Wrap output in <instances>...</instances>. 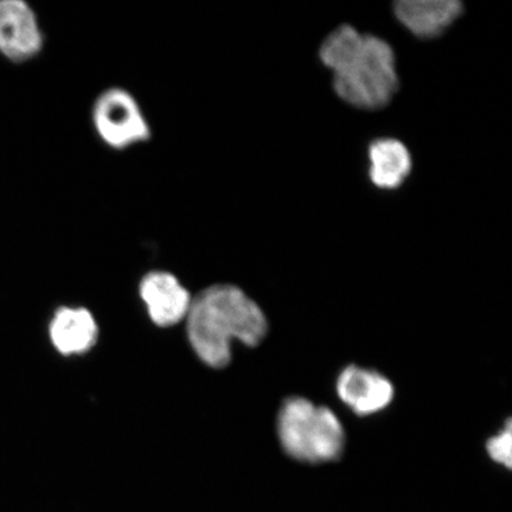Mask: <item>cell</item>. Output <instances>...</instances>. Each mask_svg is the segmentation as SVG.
Wrapping results in <instances>:
<instances>
[{"label": "cell", "instance_id": "obj_6", "mask_svg": "<svg viewBox=\"0 0 512 512\" xmlns=\"http://www.w3.org/2000/svg\"><path fill=\"white\" fill-rule=\"evenodd\" d=\"M44 36L35 11L23 0H0V54L23 63L40 55Z\"/></svg>", "mask_w": 512, "mask_h": 512}, {"label": "cell", "instance_id": "obj_9", "mask_svg": "<svg viewBox=\"0 0 512 512\" xmlns=\"http://www.w3.org/2000/svg\"><path fill=\"white\" fill-rule=\"evenodd\" d=\"M368 156L370 181L379 189H398L411 174V153L398 139L375 140L369 146Z\"/></svg>", "mask_w": 512, "mask_h": 512}, {"label": "cell", "instance_id": "obj_3", "mask_svg": "<svg viewBox=\"0 0 512 512\" xmlns=\"http://www.w3.org/2000/svg\"><path fill=\"white\" fill-rule=\"evenodd\" d=\"M277 433L287 456L304 464L335 462L347 445V434L336 413L300 396L281 405Z\"/></svg>", "mask_w": 512, "mask_h": 512}, {"label": "cell", "instance_id": "obj_10", "mask_svg": "<svg viewBox=\"0 0 512 512\" xmlns=\"http://www.w3.org/2000/svg\"><path fill=\"white\" fill-rule=\"evenodd\" d=\"M50 338L62 355H78L91 350L98 339V325L86 309L62 307L50 323Z\"/></svg>", "mask_w": 512, "mask_h": 512}, {"label": "cell", "instance_id": "obj_2", "mask_svg": "<svg viewBox=\"0 0 512 512\" xmlns=\"http://www.w3.org/2000/svg\"><path fill=\"white\" fill-rule=\"evenodd\" d=\"M187 331L198 357L209 367L222 369L232 360L233 339L258 347L268 322L261 307L239 287L214 285L191 299Z\"/></svg>", "mask_w": 512, "mask_h": 512}, {"label": "cell", "instance_id": "obj_8", "mask_svg": "<svg viewBox=\"0 0 512 512\" xmlns=\"http://www.w3.org/2000/svg\"><path fill=\"white\" fill-rule=\"evenodd\" d=\"M459 0H400L394 4L398 21L422 40H432L444 34L463 15Z\"/></svg>", "mask_w": 512, "mask_h": 512}, {"label": "cell", "instance_id": "obj_11", "mask_svg": "<svg viewBox=\"0 0 512 512\" xmlns=\"http://www.w3.org/2000/svg\"><path fill=\"white\" fill-rule=\"evenodd\" d=\"M512 425L511 420L505 421L501 431L486 441L485 450L488 456L495 463L511 469V447H512Z\"/></svg>", "mask_w": 512, "mask_h": 512}, {"label": "cell", "instance_id": "obj_7", "mask_svg": "<svg viewBox=\"0 0 512 512\" xmlns=\"http://www.w3.org/2000/svg\"><path fill=\"white\" fill-rule=\"evenodd\" d=\"M140 296L152 322L162 328L176 325L187 318L192 299L174 274L163 271L145 275L140 283Z\"/></svg>", "mask_w": 512, "mask_h": 512}, {"label": "cell", "instance_id": "obj_1", "mask_svg": "<svg viewBox=\"0 0 512 512\" xmlns=\"http://www.w3.org/2000/svg\"><path fill=\"white\" fill-rule=\"evenodd\" d=\"M319 57L334 76L336 94L360 110H380L399 89L395 54L382 38L342 25L325 38Z\"/></svg>", "mask_w": 512, "mask_h": 512}, {"label": "cell", "instance_id": "obj_5", "mask_svg": "<svg viewBox=\"0 0 512 512\" xmlns=\"http://www.w3.org/2000/svg\"><path fill=\"white\" fill-rule=\"evenodd\" d=\"M336 393L343 405L361 418L383 412L395 399L394 384L387 376L356 364L338 374Z\"/></svg>", "mask_w": 512, "mask_h": 512}, {"label": "cell", "instance_id": "obj_4", "mask_svg": "<svg viewBox=\"0 0 512 512\" xmlns=\"http://www.w3.org/2000/svg\"><path fill=\"white\" fill-rule=\"evenodd\" d=\"M91 118L96 136L113 151L130 150L151 140L150 121L126 88L104 89L95 98Z\"/></svg>", "mask_w": 512, "mask_h": 512}]
</instances>
